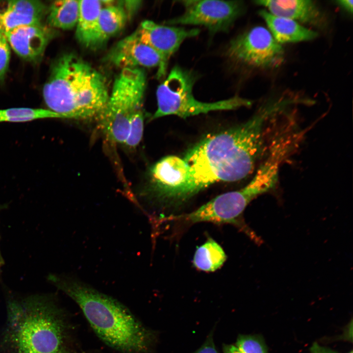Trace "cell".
Instances as JSON below:
<instances>
[{
	"instance_id": "cell-12",
	"label": "cell",
	"mask_w": 353,
	"mask_h": 353,
	"mask_svg": "<svg viewBox=\"0 0 353 353\" xmlns=\"http://www.w3.org/2000/svg\"><path fill=\"white\" fill-rule=\"evenodd\" d=\"M150 176L155 195L173 198L175 194L188 180L189 169L183 158L169 155L162 158L153 166Z\"/></svg>"
},
{
	"instance_id": "cell-30",
	"label": "cell",
	"mask_w": 353,
	"mask_h": 353,
	"mask_svg": "<svg viewBox=\"0 0 353 353\" xmlns=\"http://www.w3.org/2000/svg\"><path fill=\"white\" fill-rule=\"evenodd\" d=\"M54 353H68L64 352L60 350V351H59L57 352Z\"/></svg>"
},
{
	"instance_id": "cell-23",
	"label": "cell",
	"mask_w": 353,
	"mask_h": 353,
	"mask_svg": "<svg viewBox=\"0 0 353 353\" xmlns=\"http://www.w3.org/2000/svg\"><path fill=\"white\" fill-rule=\"evenodd\" d=\"M144 115L142 109L132 116L128 134L125 144L130 148H135L140 142L144 130Z\"/></svg>"
},
{
	"instance_id": "cell-22",
	"label": "cell",
	"mask_w": 353,
	"mask_h": 353,
	"mask_svg": "<svg viewBox=\"0 0 353 353\" xmlns=\"http://www.w3.org/2000/svg\"><path fill=\"white\" fill-rule=\"evenodd\" d=\"M236 346L242 353H267L263 338L257 335H239Z\"/></svg>"
},
{
	"instance_id": "cell-4",
	"label": "cell",
	"mask_w": 353,
	"mask_h": 353,
	"mask_svg": "<svg viewBox=\"0 0 353 353\" xmlns=\"http://www.w3.org/2000/svg\"><path fill=\"white\" fill-rule=\"evenodd\" d=\"M20 309L11 326V340L16 352L54 353L60 351L65 326L57 309L35 300L28 302Z\"/></svg>"
},
{
	"instance_id": "cell-2",
	"label": "cell",
	"mask_w": 353,
	"mask_h": 353,
	"mask_svg": "<svg viewBox=\"0 0 353 353\" xmlns=\"http://www.w3.org/2000/svg\"><path fill=\"white\" fill-rule=\"evenodd\" d=\"M48 278L77 304L107 345L123 353H149L152 349L155 334L117 300L73 276L50 275Z\"/></svg>"
},
{
	"instance_id": "cell-19",
	"label": "cell",
	"mask_w": 353,
	"mask_h": 353,
	"mask_svg": "<svg viewBox=\"0 0 353 353\" xmlns=\"http://www.w3.org/2000/svg\"><path fill=\"white\" fill-rule=\"evenodd\" d=\"M127 18V14L121 4H111L102 7L99 18L101 45L123 29Z\"/></svg>"
},
{
	"instance_id": "cell-29",
	"label": "cell",
	"mask_w": 353,
	"mask_h": 353,
	"mask_svg": "<svg viewBox=\"0 0 353 353\" xmlns=\"http://www.w3.org/2000/svg\"><path fill=\"white\" fill-rule=\"evenodd\" d=\"M2 262H3V259H2V257H1V254H0V263H2Z\"/></svg>"
},
{
	"instance_id": "cell-7",
	"label": "cell",
	"mask_w": 353,
	"mask_h": 353,
	"mask_svg": "<svg viewBox=\"0 0 353 353\" xmlns=\"http://www.w3.org/2000/svg\"><path fill=\"white\" fill-rule=\"evenodd\" d=\"M146 76L142 68L122 69L116 77L105 108L100 119L108 140L125 144L131 119L142 109Z\"/></svg>"
},
{
	"instance_id": "cell-28",
	"label": "cell",
	"mask_w": 353,
	"mask_h": 353,
	"mask_svg": "<svg viewBox=\"0 0 353 353\" xmlns=\"http://www.w3.org/2000/svg\"><path fill=\"white\" fill-rule=\"evenodd\" d=\"M223 350L224 353H242L236 346L233 345L224 344Z\"/></svg>"
},
{
	"instance_id": "cell-25",
	"label": "cell",
	"mask_w": 353,
	"mask_h": 353,
	"mask_svg": "<svg viewBox=\"0 0 353 353\" xmlns=\"http://www.w3.org/2000/svg\"><path fill=\"white\" fill-rule=\"evenodd\" d=\"M213 331H211L204 343L194 353H218L214 343Z\"/></svg>"
},
{
	"instance_id": "cell-24",
	"label": "cell",
	"mask_w": 353,
	"mask_h": 353,
	"mask_svg": "<svg viewBox=\"0 0 353 353\" xmlns=\"http://www.w3.org/2000/svg\"><path fill=\"white\" fill-rule=\"evenodd\" d=\"M10 58V50L3 31L0 29V81L7 73Z\"/></svg>"
},
{
	"instance_id": "cell-8",
	"label": "cell",
	"mask_w": 353,
	"mask_h": 353,
	"mask_svg": "<svg viewBox=\"0 0 353 353\" xmlns=\"http://www.w3.org/2000/svg\"><path fill=\"white\" fill-rule=\"evenodd\" d=\"M227 55L236 63L260 69L279 67L285 56L282 45L262 26L253 27L232 40Z\"/></svg>"
},
{
	"instance_id": "cell-16",
	"label": "cell",
	"mask_w": 353,
	"mask_h": 353,
	"mask_svg": "<svg viewBox=\"0 0 353 353\" xmlns=\"http://www.w3.org/2000/svg\"><path fill=\"white\" fill-rule=\"evenodd\" d=\"M259 15L274 39L281 45L311 41L318 35L315 31L294 20L273 15L266 10L259 11Z\"/></svg>"
},
{
	"instance_id": "cell-32",
	"label": "cell",
	"mask_w": 353,
	"mask_h": 353,
	"mask_svg": "<svg viewBox=\"0 0 353 353\" xmlns=\"http://www.w3.org/2000/svg\"><path fill=\"white\" fill-rule=\"evenodd\" d=\"M0 29H1V27H0Z\"/></svg>"
},
{
	"instance_id": "cell-9",
	"label": "cell",
	"mask_w": 353,
	"mask_h": 353,
	"mask_svg": "<svg viewBox=\"0 0 353 353\" xmlns=\"http://www.w3.org/2000/svg\"><path fill=\"white\" fill-rule=\"evenodd\" d=\"M179 2L184 12L166 22L169 25H202L211 33L227 32L244 11L240 1L184 0Z\"/></svg>"
},
{
	"instance_id": "cell-17",
	"label": "cell",
	"mask_w": 353,
	"mask_h": 353,
	"mask_svg": "<svg viewBox=\"0 0 353 353\" xmlns=\"http://www.w3.org/2000/svg\"><path fill=\"white\" fill-rule=\"evenodd\" d=\"M102 7L101 0H79V13L76 35L79 42L90 49L101 45L99 18Z\"/></svg>"
},
{
	"instance_id": "cell-3",
	"label": "cell",
	"mask_w": 353,
	"mask_h": 353,
	"mask_svg": "<svg viewBox=\"0 0 353 353\" xmlns=\"http://www.w3.org/2000/svg\"><path fill=\"white\" fill-rule=\"evenodd\" d=\"M109 93L105 76L89 63L69 53L52 64L43 89L49 110L61 118H100Z\"/></svg>"
},
{
	"instance_id": "cell-27",
	"label": "cell",
	"mask_w": 353,
	"mask_h": 353,
	"mask_svg": "<svg viewBox=\"0 0 353 353\" xmlns=\"http://www.w3.org/2000/svg\"><path fill=\"white\" fill-rule=\"evenodd\" d=\"M310 351L311 353H337L329 349L321 346L316 343L313 345L310 349Z\"/></svg>"
},
{
	"instance_id": "cell-10",
	"label": "cell",
	"mask_w": 353,
	"mask_h": 353,
	"mask_svg": "<svg viewBox=\"0 0 353 353\" xmlns=\"http://www.w3.org/2000/svg\"><path fill=\"white\" fill-rule=\"evenodd\" d=\"M198 28L185 29L158 25L150 20L142 22L134 31L143 43L154 50L161 58L158 68L157 78L163 77L167 72L169 60L186 39L199 35Z\"/></svg>"
},
{
	"instance_id": "cell-33",
	"label": "cell",
	"mask_w": 353,
	"mask_h": 353,
	"mask_svg": "<svg viewBox=\"0 0 353 353\" xmlns=\"http://www.w3.org/2000/svg\"></svg>"
},
{
	"instance_id": "cell-21",
	"label": "cell",
	"mask_w": 353,
	"mask_h": 353,
	"mask_svg": "<svg viewBox=\"0 0 353 353\" xmlns=\"http://www.w3.org/2000/svg\"><path fill=\"white\" fill-rule=\"evenodd\" d=\"M46 118H61L57 114L42 108L25 107L0 109V122H25Z\"/></svg>"
},
{
	"instance_id": "cell-14",
	"label": "cell",
	"mask_w": 353,
	"mask_h": 353,
	"mask_svg": "<svg viewBox=\"0 0 353 353\" xmlns=\"http://www.w3.org/2000/svg\"><path fill=\"white\" fill-rule=\"evenodd\" d=\"M254 2L266 8L273 15L291 19L299 24L321 29L327 25L326 15L313 0H261Z\"/></svg>"
},
{
	"instance_id": "cell-11",
	"label": "cell",
	"mask_w": 353,
	"mask_h": 353,
	"mask_svg": "<svg viewBox=\"0 0 353 353\" xmlns=\"http://www.w3.org/2000/svg\"><path fill=\"white\" fill-rule=\"evenodd\" d=\"M4 33L13 50L23 59L33 62L42 58L56 35L54 28L43 23L21 26Z\"/></svg>"
},
{
	"instance_id": "cell-13",
	"label": "cell",
	"mask_w": 353,
	"mask_h": 353,
	"mask_svg": "<svg viewBox=\"0 0 353 353\" xmlns=\"http://www.w3.org/2000/svg\"><path fill=\"white\" fill-rule=\"evenodd\" d=\"M107 59L122 69L158 68L161 63L158 53L142 43L134 32L119 41L109 51Z\"/></svg>"
},
{
	"instance_id": "cell-6",
	"label": "cell",
	"mask_w": 353,
	"mask_h": 353,
	"mask_svg": "<svg viewBox=\"0 0 353 353\" xmlns=\"http://www.w3.org/2000/svg\"><path fill=\"white\" fill-rule=\"evenodd\" d=\"M195 80L191 72L177 65L174 66L157 87V109L152 119L170 115L186 118L210 111L233 110L252 105V101L237 96L213 102L199 101L193 94Z\"/></svg>"
},
{
	"instance_id": "cell-5",
	"label": "cell",
	"mask_w": 353,
	"mask_h": 353,
	"mask_svg": "<svg viewBox=\"0 0 353 353\" xmlns=\"http://www.w3.org/2000/svg\"><path fill=\"white\" fill-rule=\"evenodd\" d=\"M274 188V181L269 174L263 170H257L251 181L240 190L218 196L191 213L167 217L165 220H181L190 224L208 222L233 224L259 244L262 240L247 226L242 219V215L253 199Z\"/></svg>"
},
{
	"instance_id": "cell-31",
	"label": "cell",
	"mask_w": 353,
	"mask_h": 353,
	"mask_svg": "<svg viewBox=\"0 0 353 353\" xmlns=\"http://www.w3.org/2000/svg\"><path fill=\"white\" fill-rule=\"evenodd\" d=\"M349 353H353V351H351L350 352H349Z\"/></svg>"
},
{
	"instance_id": "cell-1",
	"label": "cell",
	"mask_w": 353,
	"mask_h": 353,
	"mask_svg": "<svg viewBox=\"0 0 353 353\" xmlns=\"http://www.w3.org/2000/svg\"><path fill=\"white\" fill-rule=\"evenodd\" d=\"M283 108L279 100H271L246 122L198 143L183 158L189 178L173 199H185L214 183L236 181L250 175L267 151L268 126Z\"/></svg>"
},
{
	"instance_id": "cell-15",
	"label": "cell",
	"mask_w": 353,
	"mask_h": 353,
	"mask_svg": "<svg viewBox=\"0 0 353 353\" xmlns=\"http://www.w3.org/2000/svg\"><path fill=\"white\" fill-rule=\"evenodd\" d=\"M47 11V6L40 0L8 1L0 14L1 28L6 32L19 26L43 23Z\"/></svg>"
},
{
	"instance_id": "cell-20",
	"label": "cell",
	"mask_w": 353,
	"mask_h": 353,
	"mask_svg": "<svg viewBox=\"0 0 353 353\" xmlns=\"http://www.w3.org/2000/svg\"><path fill=\"white\" fill-rule=\"evenodd\" d=\"M226 259V254L222 248L210 238L197 248L193 263L198 270L213 272L221 267Z\"/></svg>"
},
{
	"instance_id": "cell-18",
	"label": "cell",
	"mask_w": 353,
	"mask_h": 353,
	"mask_svg": "<svg viewBox=\"0 0 353 353\" xmlns=\"http://www.w3.org/2000/svg\"><path fill=\"white\" fill-rule=\"evenodd\" d=\"M79 13V0L53 1L48 8L47 25L53 28L69 30L76 26Z\"/></svg>"
},
{
	"instance_id": "cell-26",
	"label": "cell",
	"mask_w": 353,
	"mask_h": 353,
	"mask_svg": "<svg viewBox=\"0 0 353 353\" xmlns=\"http://www.w3.org/2000/svg\"><path fill=\"white\" fill-rule=\"evenodd\" d=\"M336 4L345 12L351 15L353 14V0H338L335 1Z\"/></svg>"
}]
</instances>
